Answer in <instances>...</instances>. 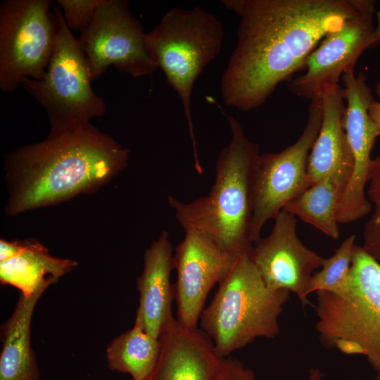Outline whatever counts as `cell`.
I'll return each mask as SVG.
<instances>
[{
  "instance_id": "2",
  "label": "cell",
  "mask_w": 380,
  "mask_h": 380,
  "mask_svg": "<svg viewBox=\"0 0 380 380\" xmlns=\"http://www.w3.org/2000/svg\"><path fill=\"white\" fill-rule=\"evenodd\" d=\"M129 158V149L91 123L50 132L7 155L5 213L13 216L93 193L122 172Z\"/></svg>"
},
{
  "instance_id": "11",
  "label": "cell",
  "mask_w": 380,
  "mask_h": 380,
  "mask_svg": "<svg viewBox=\"0 0 380 380\" xmlns=\"http://www.w3.org/2000/svg\"><path fill=\"white\" fill-rule=\"evenodd\" d=\"M274 221L271 233L254 243L249 257L269 289L288 290L303 305L310 304L306 291L324 258L299 239L294 215L282 209Z\"/></svg>"
},
{
  "instance_id": "1",
  "label": "cell",
  "mask_w": 380,
  "mask_h": 380,
  "mask_svg": "<svg viewBox=\"0 0 380 380\" xmlns=\"http://www.w3.org/2000/svg\"><path fill=\"white\" fill-rule=\"evenodd\" d=\"M372 0H224L239 17L237 43L220 80L224 103L241 111L260 107L282 82L305 66L329 34Z\"/></svg>"
},
{
  "instance_id": "4",
  "label": "cell",
  "mask_w": 380,
  "mask_h": 380,
  "mask_svg": "<svg viewBox=\"0 0 380 380\" xmlns=\"http://www.w3.org/2000/svg\"><path fill=\"white\" fill-rule=\"evenodd\" d=\"M290 293L269 289L249 255L241 258L203 310L201 330L223 357L258 338H273Z\"/></svg>"
},
{
  "instance_id": "12",
  "label": "cell",
  "mask_w": 380,
  "mask_h": 380,
  "mask_svg": "<svg viewBox=\"0 0 380 380\" xmlns=\"http://www.w3.org/2000/svg\"><path fill=\"white\" fill-rule=\"evenodd\" d=\"M239 259L201 234L185 231L173 255V268L177 272L174 286L176 319L179 324L197 329L210 290L227 277Z\"/></svg>"
},
{
  "instance_id": "14",
  "label": "cell",
  "mask_w": 380,
  "mask_h": 380,
  "mask_svg": "<svg viewBox=\"0 0 380 380\" xmlns=\"http://www.w3.org/2000/svg\"><path fill=\"white\" fill-rule=\"evenodd\" d=\"M341 80L346 106L342 115V127L346 133L353 158V168L349 183L341 202L343 211L350 215L367 212L371 203L366 197L371 153L380 133L368 113L374 100L362 72L354 70L343 74Z\"/></svg>"
},
{
  "instance_id": "20",
  "label": "cell",
  "mask_w": 380,
  "mask_h": 380,
  "mask_svg": "<svg viewBox=\"0 0 380 380\" xmlns=\"http://www.w3.org/2000/svg\"><path fill=\"white\" fill-rule=\"evenodd\" d=\"M77 265L75 260L51 255L37 240L26 239L19 254L0 261V281L17 288L20 294L29 298L57 282Z\"/></svg>"
},
{
  "instance_id": "21",
  "label": "cell",
  "mask_w": 380,
  "mask_h": 380,
  "mask_svg": "<svg viewBox=\"0 0 380 380\" xmlns=\"http://www.w3.org/2000/svg\"><path fill=\"white\" fill-rule=\"evenodd\" d=\"M160 353V343L141 327H133L115 338L106 349L108 367L129 374L132 380H148Z\"/></svg>"
},
{
  "instance_id": "3",
  "label": "cell",
  "mask_w": 380,
  "mask_h": 380,
  "mask_svg": "<svg viewBox=\"0 0 380 380\" xmlns=\"http://www.w3.org/2000/svg\"><path fill=\"white\" fill-rule=\"evenodd\" d=\"M231 141L220 151L215 182L208 195L191 202L167 201L184 231H194L238 258L248 256L252 239V176L259 145L245 134L239 122L224 114Z\"/></svg>"
},
{
  "instance_id": "15",
  "label": "cell",
  "mask_w": 380,
  "mask_h": 380,
  "mask_svg": "<svg viewBox=\"0 0 380 380\" xmlns=\"http://www.w3.org/2000/svg\"><path fill=\"white\" fill-rule=\"evenodd\" d=\"M159 340V359L148 380H213L224 358L203 330L184 327L175 318Z\"/></svg>"
},
{
  "instance_id": "22",
  "label": "cell",
  "mask_w": 380,
  "mask_h": 380,
  "mask_svg": "<svg viewBox=\"0 0 380 380\" xmlns=\"http://www.w3.org/2000/svg\"><path fill=\"white\" fill-rule=\"evenodd\" d=\"M355 234L348 236L328 258H324L321 270L313 274L306 291L312 293L327 291L338 293L348 282L355 246Z\"/></svg>"
},
{
  "instance_id": "16",
  "label": "cell",
  "mask_w": 380,
  "mask_h": 380,
  "mask_svg": "<svg viewBox=\"0 0 380 380\" xmlns=\"http://www.w3.org/2000/svg\"><path fill=\"white\" fill-rule=\"evenodd\" d=\"M173 255L168 233L163 231L145 251L143 270L137 279L139 300L134 325L156 338L174 317L175 287L170 278Z\"/></svg>"
},
{
  "instance_id": "7",
  "label": "cell",
  "mask_w": 380,
  "mask_h": 380,
  "mask_svg": "<svg viewBox=\"0 0 380 380\" xmlns=\"http://www.w3.org/2000/svg\"><path fill=\"white\" fill-rule=\"evenodd\" d=\"M56 34L52 56L44 77L25 79L21 85L46 110L51 130L58 133L75 129L103 116L106 106L91 88L90 70L77 38L53 5Z\"/></svg>"
},
{
  "instance_id": "29",
  "label": "cell",
  "mask_w": 380,
  "mask_h": 380,
  "mask_svg": "<svg viewBox=\"0 0 380 380\" xmlns=\"http://www.w3.org/2000/svg\"><path fill=\"white\" fill-rule=\"evenodd\" d=\"M304 380H325L324 374L319 368H311Z\"/></svg>"
},
{
  "instance_id": "17",
  "label": "cell",
  "mask_w": 380,
  "mask_h": 380,
  "mask_svg": "<svg viewBox=\"0 0 380 380\" xmlns=\"http://www.w3.org/2000/svg\"><path fill=\"white\" fill-rule=\"evenodd\" d=\"M321 96L322 124L308 160L309 186L336 168L348 163H353L341 122L345 108L343 89L339 84L327 86Z\"/></svg>"
},
{
  "instance_id": "6",
  "label": "cell",
  "mask_w": 380,
  "mask_h": 380,
  "mask_svg": "<svg viewBox=\"0 0 380 380\" xmlns=\"http://www.w3.org/2000/svg\"><path fill=\"white\" fill-rule=\"evenodd\" d=\"M223 34L221 21L199 6L171 8L145 34L148 54L181 100L196 165L199 162L191 113L192 90L203 70L220 53Z\"/></svg>"
},
{
  "instance_id": "9",
  "label": "cell",
  "mask_w": 380,
  "mask_h": 380,
  "mask_svg": "<svg viewBox=\"0 0 380 380\" xmlns=\"http://www.w3.org/2000/svg\"><path fill=\"white\" fill-rule=\"evenodd\" d=\"M306 125L298 139L283 151L259 154L252 176V239L291 201L309 187L308 160L322 120V96L310 100Z\"/></svg>"
},
{
  "instance_id": "23",
  "label": "cell",
  "mask_w": 380,
  "mask_h": 380,
  "mask_svg": "<svg viewBox=\"0 0 380 380\" xmlns=\"http://www.w3.org/2000/svg\"><path fill=\"white\" fill-rule=\"evenodd\" d=\"M100 0H58L66 25L70 30L84 31L92 20Z\"/></svg>"
},
{
  "instance_id": "24",
  "label": "cell",
  "mask_w": 380,
  "mask_h": 380,
  "mask_svg": "<svg viewBox=\"0 0 380 380\" xmlns=\"http://www.w3.org/2000/svg\"><path fill=\"white\" fill-rule=\"evenodd\" d=\"M365 251L380 265V212L374 210L363 231Z\"/></svg>"
},
{
  "instance_id": "19",
  "label": "cell",
  "mask_w": 380,
  "mask_h": 380,
  "mask_svg": "<svg viewBox=\"0 0 380 380\" xmlns=\"http://www.w3.org/2000/svg\"><path fill=\"white\" fill-rule=\"evenodd\" d=\"M344 164L310 186L283 208L331 239L339 237L337 214L353 172Z\"/></svg>"
},
{
  "instance_id": "27",
  "label": "cell",
  "mask_w": 380,
  "mask_h": 380,
  "mask_svg": "<svg viewBox=\"0 0 380 380\" xmlns=\"http://www.w3.org/2000/svg\"><path fill=\"white\" fill-rule=\"evenodd\" d=\"M25 239L6 241L0 240V261L8 260L19 254L25 247Z\"/></svg>"
},
{
  "instance_id": "28",
  "label": "cell",
  "mask_w": 380,
  "mask_h": 380,
  "mask_svg": "<svg viewBox=\"0 0 380 380\" xmlns=\"http://www.w3.org/2000/svg\"><path fill=\"white\" fill-rule=\"evenodd\" d=\"M375 92L380 99V82L375 87ZM368 113L380 133V100H374L369 105Z\"/></svg>"
},
{
  "instance_id": "8",
  "label": "cell",
  "mask_w": 380,
  "mask_h": 380,
  "mask_svg": "<svg viewBox=\"0 0 380 380\" xmlns=\"http://www.w3.org/2000/svg\"><path fill=\"white\" fill-rule=\"evenodd\" d=\"M49 0H6L0 6V88L13 92L42 79L53 51L56 22Z\"/></svg>"
},
{
  "instance_id": "5",
  "label": "cell",
  "mask_w": 380,
  "mask_h": 380,
  "mask_svg": "<svg viewBox=\"0 0 380 380\" xmlns=\"http://www.w3.org/2000/svg\"><path fill=\"white\" fill-rule=\"evenodd\" d=\"M316 294L320 343L346 355L365 356L380 373V265L355 244L345 289Z\"/></svg>"
},
{
  "instance_id": "25",
  "label": "cell",
  "mask_w": 380,
  "mask_h": 380,
  "mask_svg": "<svg viewBox=\"0 0 380 380\" xmlns=\"http://www.w3.org/2000/svg\"><path fill=\"white\" fill-rule=\"evenodd\" d=\"M213 380H257L255 373L239 360L224 357Z\"/></svg>"
},
{
  "instance_id": "31",
  "label": "cell",
  "mask_w": 380,
  "mask_h": 380,
  "mask_svg": "<svg viewBox=\"0 0 380 380\" xmlns=\"http://www.w3.org/2000/svg\"><path fill=\"white\" fill-rule=\"evenodd\" d=\"M376 379L380 380V373H377Z\"/></svg>"
},
{
  "instance_id": "18",
  "label": "cell",
  "mask_w": 380,
  "mask_h": 380,
  "mask_svg": "<svg viewBox=\"0 0 380 380\" xmlns=\"http://www.w3.org/2000/svg\"><path fill=\"white\" fill-rule=\"evenodd\" d=\"M46 289L29 298L20 294L11 317L1 327L0 380H40L31 346V322L34 308Z\"/></svg>"
},
{
  "instance_id": "10",
  "label": "cell",
  "mask_w": 380,
  "mask_h": 380,
  "mask_svg": "<svg viewBox=\"0 0 380 380\" xmlns=\"http://www.w3.org/2000/svg\"><path fill=\"white\" fill-rule=\"evenodd\" d=\"M145 34L125 0H100L95 15L77 38L92 80L113 65L132 77L152 75L158 67L148 54Z\"/></svg>"
},
{
  "instance_id": "13",
  "label": "cell",
  "mask_w": 380,
  "mask_h": 380,
  "mask_svg": "<svg viewBox=\"0 0 380 380\" xmlns=\"http://www.w3.org/2000/svg\"><path fill=\"white\" fill-rule=\"evenodd\" d=\"M373 12H362L348 19L338 30L327 35L306 60L305 73L289 84L291 91L312 100L329 85L354 70L360 56L376 46Z\"/></svg>"
},
{
  "instance_id": "30",
  "label": "cell",
  "mask_w": 380,
  "mask_h": 380,
  "mask_svg": "<svg viewBox=\"0 0 380 380\" xmlns=\"http://www.w3.org/2000/svg\"><path fill=\"white\" fill-rule=\"evenodd\" d=\"M378 17V23L377 25L375 27V32H374V40L376 44L380 41V10L377 13Z\"/></svg>"
},
{
  "instance_id": "26",
  "label": "cell",
  "mask_w": 380,
  "mask_h": 380,
  "mask_svg": "<svg viewBox=\"0 0 380 380\" xmlns=\"http://www.w3.org/2000/svg\"><path fill=\"white\" fill-rule=\"evenodd\" d=\"M367 196L375 206V210L380 212V156L372 159L368 175Z\"/></svg>"
}]
</instances>
